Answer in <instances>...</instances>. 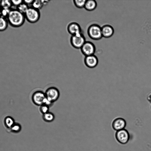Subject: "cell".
<instances>
[{"instance_id": "cell-3", "label": "cell", "mask_w": 151, "mask_h": 151, "mask_svg": "<svg viewBox=\"0 0 151 151\" xmlns=\"http://www.w3.org/2000/svg\"><path fill=\"white\" fill-rule=\"evenodd\" d=\"M25 19L29 22L35 23L37 22L40 17V13L39 10L32 7L29 8L24 14Z\"/></svg>"}, {"instance_id": "cell-22", "label": "cell", "mask_w": 151, "mask_h": 151, "mask_svg": "<svg viewBox=\"0 0 151 151\" xmlns=\"http://www.w3.org/2000/svg\"><path fill=\"white\" fill-rule=\"evenodd\" d=\"M10 10L11 9H1L0 16L6 18L9 13Z\"/></svg>"}, {"instance_id": "cell-30", "label": "cell", "mask_w": 151, "mask_h": 151, "mask_svg": "<svg viewBox=\"0 0 151 151\" xmlns=\"http://www.w3.org/2000/svg\"></svg>"}, {"instance_id": "cell-10", "label": "cell", "mask_w": 151, "mask_h": 151, "mask_svg": "<svg viewBox=\"0 0 151 151\" xmlns=\"http://www.w3.org/2000/svg\"><path fill=\"white\" fill-rule=\"evenodd\" d=\"M126 124V122L124 119L118 117L113 120L112 125L114 130L118 131L124 129Z\"/></svg>"}, {"instance_id": "cell-19", "label": "cell", "mask_w": 151, "mask_h": 151, "mask_svg": "<svg viewBox=\"0 0 151 151\" xmlns=\"http://www.w3.org/2000/svg\"><path fill=\"white\" fill-rule=\"evenodd\" d=\"M32 5V7L39 10L43 6L41 0H34Z\"/></svg>"}, {"instance_id": "cell-15", "label": "cell", "mask_w": 151, "mask_h": 151, "mask_svg": "<svg viewBox=\"0 0 151 151\" xmlns=\"http://www.w3.org/2000/svg\"><path fill=\"white\" fill-rule=\"evenodd\" d=\"M8 22L7 18L0 16V31L5 30L7 28Z\"/></svg>"}, {"instance_id": "cell-29", "label": "cell", "mask_w": 151, "mask_h": 151, "mask_svg": "<svg viewBox=\"0 0 151 151\" xmlns=\"http://www.w3.org/2000/svg\"><path fill=\"white\" fill-rule=\"evenodd\" d=\"M1 8L0 7V16L1 15Z\"/></svg>"}, {"instance_id": "cell-23", "label": "cell", "mask_w": 151, "mask_h": 151, "mask_svg": "<svg viewBox=\"0 0 151 151\" xmlns=\"http://www.w3.org/2000/svg\"><path fill=\"white\" fill-rule=\"evenodd\" d=\"M53 103L45 97L43 101V104L45 105L50 107L52 106Z\"/></svg>"}, {"instance_id": "cell-21", "label": "cell", "mask_w": 151, "mask_h": 151, "mask_svg": "<svg viewBox=\"0 0 151 151\" xmlns=\"http://www.w3.org/2000/svg\"><path fill=\"white\" fill-rule=\"evenodd\" d=\"M49 108L48 106L42 104L40 106L39 109L41 113L43 114L49 111Z\"/></svg>"}, {"instance_id": "cell-17", "label": "cell", "mask_w": 151, "mask_h": 151, "mask_svg": "<svg viewBox=\"0 0 151 151\" xmlns=\"http://www.w3.org/2000/svg\"><path fill=\"white\" fill-rule=\"evenodd\" d=\"M17 7V9L24 14L29 8L28 5L23 2Z\"/></svg>"}, {"instance_id": "cell-11", "label": "cell", "mask_w": 151, "mask_h": 151, "mask_svg": "<svg viewBox=\"0 0 151 151\" xmlns=\"http://www.w3.org/2000/svg\"><path fill=\"white\" fill-rule=\"evenodd\" d=\"M67 30L71 35L81 33V29L80 25L76 22L69 23L67 27Z\"/></svg>"}, {"instance_id": "cell-20", "label": "cell", "mask_w": 151, "mask_h": 151, "mask_svg": "<svg viewBox=\"0 0 151 151\" xmlns=\"http://www.w3.org/2000/svg\"><path fill=\"white\" fill-rule=\"evenodd\" d=\"M5 123L6 125L9 127H12L14 124V119L10 116H7L5 118Z\"/></svg>"}, {"instance_id": "cell-13", "label": "cell", "mask_w": 151, "mask_h": 151, "mask_svg": "<svg viewBox=\"0 0 151 151\" xmlns=\"http://www.w3.org/2000/svg\"><path fill=\"white\" fill-rule=\"evenodd\" d=\"M97 5V3L94 0H86L84 8L88 11H92L95 9Z\"/></svg>"}, {"instance_id": "cell-6", "label": "cell", "mask_w": 151, "mask_h": 151, "mask_svg": "<svg viewBox=\"0 0 151 151\" xmlns=\"http://www.w3.org/2000/svg\"><path fill=\"white\" fill-rule=\"evenodd\" d=\"M81 50L82 53L86 56L94 55L96 48L94 44L92 42L86 41L81 48Z\"/></svg>"}, {"instance_id": "cell-27", "label": "cell", "mask_w": 151, "mask_h": 151, "mask_svg": "<svg viewBox=\"0 0 151 151\" xmlns=\"http://www.w3.org/2000/svg\"><path fill=\"white\" fill-rule=\"evenodd\" d=\"M41 1L43 6L47 5L50 1L49 0H41Z\"/></svg>"}, {"instance_id": "cell-24", "label": "cell", "mask_w": 151, "mask_h": 151, "mask_svg": "<svg viewBox=\"0 0 151 151\" xmlns=\"http://www.w3.org/2000/svg\"><path fill=\"white\" fill-rule=\"evenodd\" d=\"M11 1L12 5H14L17 7L23 2V0H12Z\"/></svg>"}, {"instance_id": "cell-7", "label": "cell", "mask_w": 151, "mask_h": 151, "mask_svg": "<svg viewBox=\"0 0 151 151\" xmlns=\"http://www.w3.org/2000/svg\"><path fill=\"white\" fill-rule=\"evenodd\" d=\"M115 137L117 141L123 144L127 143L130 138L128 131L124 129L117 131L116 133Z\"/></svg>"}, {"instance_id": "cell-26", "label": "cell", "mask_w": 151, "mask_h": 151, "mask_svg": "<svg viewBox=\"0 0 151 151\" xmlns=\"http://www.w3.org/2000/svg\"><path fill=\"white\" fill-rule=\"evenodd\" d=\"M34 1L33 0H23V2L28 5L32 4Z\"/></svg>"}, {"instance_id": "cell-8", "label": "cell", "mask_w": 151, "mask_h": 151, "mask_svg": "<svg viewBox=\"0 0 151 151\" xmlns=\"http://www.w3.org/2000/svg\"><path fill=\"white\" fill-rule=\"evenodd\" d=\"M45 97L44 92L41 91H37L33 94L32 97V100L35 105L40 106L43 104Z\"/></svg>"}, {"instance_id": "cell-14", "label": "cell", "mask_w": 151, "mask_h": 151, "mask_svg": "<svg viewBox=\"0 0 151 151\" xmlns=\"http://www.w3.org/2000/svg\"><path fill=\"white\" fill-rule=\"evenodd\" d=\"M42 118L45 122H50L53 121L54 120L55 116L53 113L49 111L43 114Z\"/></svg>"}, {"instance_id": "cell-25", "label": "cell", "mask_w": 151, "mask_h": 151, "mask_svg": "<svg viewBox=\"0 0 151 151\" xmlns=\"http://www.w3.org/2000/svg\"><path fill=\"white\" fill-rule=\"evenodd\" d=\"M20 128V126L17 124H14L12 127V129L16 131H19Z\"/></svg>"}, {"instance_id": "cell-12", "label": "cell", "mask_w": 151, "mask_h": 151, "mask_svg": "<svg viewBox=\"0 0 151 151\" xmlns=\"http://www.w3.org/2000/svg\"><path fill=\"white\" fill-rule=\"evenodd\" d=\"M101 28L103 37L109 38L113 35L114 30L112 26L109 25H105L103 26Z\"/></svg>"}, {"instance_id": "cell-4", "label": "cell", "mask_w": 151, "mask_h": 151, "mask_svg": "<svg viewBox=\"0 0 151 151\" xmlns=\"http://www.w3.org/2000/svg\"><path fill=\"white\" fill-rule=\"evenodd\" d=\"M86 42L85 38L82 32L71 35L70 39L71 45L76 49H81Z\"/></svg>"}, {"instance_id": "cell-9", "label": "cell", "mask_w": 151, "mask_h": 151, "mask_svg": "<svg viewBox=\"0 0 151 151\" xmlns=\"http://www.w3.org/2000/svg\"><path fill=\"white\" fill-rule=\"evenodd\" d=\"M84 62L86 66L90 68L96 67L98 65V60L94 55L86 56L84 59Z\"/></svg>"}, {"instance_id": "cell-18", "label": "cell", "mask_w": 151, "mask_h": 151, "mask_svg": "<svg viewBox=\"0 0 151 151\" xmlns=\"http://www.w3.org/2000/svg\"><path fill=\"white\" fill-rule=\"evenodd\" d=\"M86 0H74L73 1L75 5L79 8H84Z\"/></svg>"}, {"instance_id": "cell-1", "label": "cell", "mask_w": 151, "mask_h": 151, "mask_svg": "<svg viewBox=\"0 0 151 151\" xmlns=\"http://www.w3.org/2000/svg\"><path fill=\"white\" fill-rule=\"evenodd\" d=\"M6 18L10 25L15 27L22 26L25 19L24 14L19 12L17 9H11Z\"/></svg>"}, {"instance_id": "cell-16", "label": "cell", "mask_w": 151, "mask_h": 151, "mask_svg": "<svg viewBox=\"0 0 151 151\" xmlns=\"http://www.w3.org/2000/svg\"><path fill=\"white\" fill-rule=\"evenodd\" d=\"M12 5L11 0H2L0 1V7L1 9H10Z\"/></svg>"}, {"instance_id": "cell-28", "label": "cell", "mask_w": 151, "mask_h": 151, "mask_svg": "<svg viewBox=\"0 0 151 151\" xmlns=\"http://www.w3.org/2000/svg\"><path fill=\"white\" fill-rule=\"evenodd\" d=\"M147 99L151 103V93H150L147 96Z\"/></svg>"}, {"instance_id": "cell-5", "label": "cell", "mask_w": 151, "mask_h": 151, "mask_svg": "<svg viewBox=\"0 0 151 151\" xmlns=\"http://www.w3.org/2000/svg\"><path fill=\"white\" fill-rule=\"evenodd\" d=\"M45 93L46 97L53 103L58 100L60 95L58 89L54 87L48 88L46 90Z\"/></svg>"}, {"instance_id": "cell-2", "label": "cell", "mask_w": 151, "mask_h": 151, "mask_svg": "<svg viewBox=\"0 0 151 151\" xmlns=\"http://www.w3.org/2000/svg\"><path fill=\"white\" fill-rule=\"evenodd\" d=\"M87 33L89 37L94 40H98L103 37L101 27L93 24L90 25L88 28Z\"/></svg>"}]
</instances>
